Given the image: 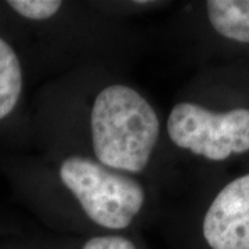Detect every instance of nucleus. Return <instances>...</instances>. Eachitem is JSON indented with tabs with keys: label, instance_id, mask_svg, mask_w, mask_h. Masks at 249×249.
<instances>
[{
	"label": "nucleus",
	"instance_id": "obj_2",
	"mask_svg": "<svg viewBox=\"0 0 249 249\" xmlns=\"http://www.w3.org/2000/svg\"><path fill=\"white\" fill-rule=\"evenodd\" d=\"M58 176L90 220L107 230L127 229L145 202L139 180L86 157L67 158Z\"/></svg>",
	"mask_w": 249,
	"mask_h": 249
},
{
	"label": "nucleus",
	"instance_id": "obj_8",
	"mask_svg": "<svg viewBox=\"0 0 249 249\" xmlns=\"http://www.w3.org/2000/svg\"><path fill=\"white\" fill-rule=\"evenodd\" d=\"M79 249H139L133 241L119 234L94 235L86 240Z\"/></svg>",
	"mask_w": 249,
	"mask_h": 249
},
{
	"label": "nucleus",
	"instance_id": "obj_1",
	"mask_svg": "<svg viewBox=\"0 0 249 249\" xmlns=\"http://www.w3.org/2000/svg\"><path fill=\"white\" fill-rule=\"evenodd\" d=\"M160 118L130 86L115 83L101 90L91 106L90 133L97 160L122 173L147 168L160 139Z\"/></svg>",
	"mask_w": 249,
	"mask_h": 249
},
{
	"label": "nucleus",
	"instance_id": "obj_3",
	"mask_svg": "<svg viewBox=\"0 0 249 249\" xmlns=\"http://www.w3.org/2000/svg\"><path fill=\"white\" fill-rule=\"evenodd\" d=\"M166 130L170 142L178 148L222 162L249 152V108L217 112L183 101L172 108Z\"/></svg>",
	"mask_w": 249,
	"mask_h": 249
},
{
	"label": "nucleus",
	"instance_id": "obj_4",
	"mask_svg": "<svg viewBox=\"0 0 249 249\" xmlns=\"http://www.w3.org/2000/svg\"><path fill=\"white\" fill-rule=\"evenodd\" d=\"M202 237L209 249H249V173L214 196L202 219Z\"/></svg>",
	"mask_w": 249,
	"mask_h": 249
},
{
	"label": "nucleus",
	"instance_id": "obj_6",
	"mask_svg": "<svg viewBox=\"0 0 249 249\" xmlns=\"http://www.w3.org/2000/svg\"><path fill=\"white\" fill-rule=\"evenodd\" d=\"M205 9L216 34L235 43L249 45V0H209Z\"/></svg>",
	"mask_w": 249,
	"mask_h": 249
},
{
	"label": "nucleus",
	"instance_id": "obj_5",
	"mask_svg": "<svg viewBox=\"0 0 249 249\" xmlns=\"http://www.w3.org/2000/svg\"><path fill=\"white\" fill-rule=\"evenodd\" d=\"M25 78L16 46L0 34V126L10 121L19 108Z\"/></svg>",
	"mask_w": 249,
	"mask_h": 249
},
{
	"label": "nucleus",
	"instance_id": "obj_7",
	"mask_svg": "<svg viewBox=\"0 0 249 249\" xmlns=\"http://www.w3.org/2000/svg\"><path fill=\"white\" fill-rule=\"evenodd\" d=\"M3 6L22 21L43 22L61 10L62 3L58 0H9Z\"/></svg>",
	"mask_w": 249,
	"mask_h": 249
}]
</instances>
